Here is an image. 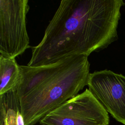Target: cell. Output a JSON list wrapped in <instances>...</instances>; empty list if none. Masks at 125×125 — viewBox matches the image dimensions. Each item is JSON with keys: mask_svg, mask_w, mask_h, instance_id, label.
<instances>
[{"mask_svg": "<svg viewBox=\"0 0 125 125\" xmlns=\"http://www.w3.org/2000/svg\"><path fill=\"white\" fill-rule=\"evenodd\" d=\"M123 0H62L40 42L32 47L28 66L104 49L118 39Z\"/></svg>", "mask_w": 125, "mask_h": 125, "instance_id": "1", "label": "cell"}, {"mask_svg": "<svg viewBox=\"0 0 125 125\" xmlns=\"http://www.w3.org/2000/svg\"><path fill=\"white\" fill-rule=\"evenodd\" d=\"M17 89L24 125H34L87 85L88 57L77 55L38 66L20 65Z\"/></svg>", "mask_w": 125, "mask_h": 125, "instance_id": "2", "label": "cell"}, {"mask_svg": "<svg viewBox=\"0 0 125 125\" xmlns=\"http://www.w3.org/2000/svg\"><path fill=\"white\" fill-rule=\"evenodd\" d=\"M28 0H0V56L16 58L29 47Z\"/></svg>", "mask_w": 125, "mask_h": 125, "instance_id": "3", "label": "cell"}, {"mask_svg": "<svg viewBox=\"0 0 125 125\" xmlns=\"http://www.w3.org/2000/svg\"><path fill=\"white\" fill-rule=\"evenodd\" d=\"M41 125H109L108 113L88 88L49 112Z\"/></svg>", "mask_w": 125, "mask_h": 125, "instance_id": "4", "label": "cell"}, {"mask_svg": "<svg viewBox=\"0 0 125 125\" xmlns=\"http://www.w3.org/2000/svg\"><path fill=\"white\" fill-rule=\"evenodd\" d=\"M89 90L108 113L125 125V76L109 70L90 73Z\"/></svg>", "mask_w": 125, "mask_h": 125, "instance_id": "5", "label": "cell"}, {"mask_svg": "<svg viewBox=\"0 0 125 125\" xmlns=\"http://www.w3.org/2000/svg\"><path fill=\"white\" fill-rule=\"evenodd\" d=\"M0 125H24L17 89L0 96Z\"/></svg>", "mask_w": 125, "mask_h": 125, "instance_id": "6", "label": "cell"}, {"mask_svg": "<svg viewBox=\"0 0 125 125\" xmlns=\"http://www.w3.org/2000/svg\"><path fill=\"white\" fill-rule=\"evenodd\" d=\"M21 79V69L15 58L0 56V96L17 89Z\"/></svg>", "mask_w": 125, "mask_h": 125, "instance_id": "7", "label": "cell"}]
</instances>
